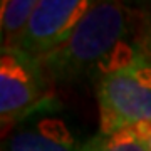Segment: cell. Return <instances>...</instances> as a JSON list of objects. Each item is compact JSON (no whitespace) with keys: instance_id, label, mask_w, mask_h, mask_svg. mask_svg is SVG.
Wrapping results in <instances>:
<instances>
[{"instance_id":"1","label":"cell","mask_w":151,"mask_h":151,"mask_svg":"<svg viewBox=\"0 0 151 151\" xmlns=\"http://www.w3.org/2000/svg\"><path fill=\"white\" fill-rule=\"evenodd\" d=\"M151 20L119 2H96L64 44L35 60L52 79H74L92 67L101 70L124 44L148 45Z\"/></svg>"},{"instance_id":"2","label":"cell","mask_w":151,"mask_h":151,"mask_svg":"<svg viewBox=\"0 0 151 151\" xmlns=\"http://www.w3.org/2000/svg\"><path fill=\"white\" fill-rule=\"evenodd\" d=\"M101 134L151 123V49L141 47L128 65L97 82Z\"/></svg>"},{"instance_id":"3","label":"cell","mask_w":151,"mask_h":151,"mask_svg":"<svg viewBox=\"0 0 151 151\" xmlns=\"http://www.w3.org/2000/svg\"><path fill=\"white\" fill-rule=\"evenodd\" d=\"M49 76L39 62L12 50L0 57V116L4 126L27 118L47 99Z\"/></svg>"},{"instance_id":"4","label":"cell","mask_w":151,"mask_h":151,"mask_svg":"<svg viewBox=\"0 0 151 151\" xmlns=\"http://www.w3.org/2000/svg\"><path fill=\"white\" fill-rule=\"evenodd\" d=\"M91 5L87 0H39L24 34L10 50L32 60L42 59L67 40Z\"/></svg>"},{"instance_id":"5","label":"cell","mask_w":151,"mask_h":151,"mask_svg":"<svg viewBox=\"0 0 151 151\" xmlns=\"http://www.w3.org/2000/svg\"><path fill=\"white\" fill-rule=\"evenodd\" d=\"M82 143L74 138L59 118H42L35 124L12 131L4 141V151H81Z\"/></svg>"},{"instance_id":"6","label":"cell","mask_w":151,"mask_h":151,"mask_svg":"<svg viewBox=\"0 0 151 151\" xmlns=\"http://www.w3.org/2000/svg\"><path fill=\"white\" fill-rule=\"evenodd\" d=\"M37 7V0H4L0 9L2 25V50H10L27 27Z\"/></svg>"},{"instance_id":"7","label":"cell","mask_w":151,"mask_h":151,"mask_svg":"<svg viewBox=\"0 0 151 151\" xmlns=\"http://www.w3.org/2000/svg\"><path fill=\"white\" fill-rule=\"evenodd\" d=\"M81 151H148V148L133 128H126L113 134L92 136L82 143Z\"/></svg>"},{"instance_id":"8","label":"cell","mask_w":151,"mask_h":151,"mask_svg":"<svg viewBox=\"0 0 151 151\" xmlns=\"http://www.w3.org/2000/svg\"><path fill=\"white\" fill-rule=\"evenodd\" d=\"M133 129L138 133L141 139L146 143V148L148 151H151V123H145V124H138V126H133Z\"/></svg>"},{"instance_id":"9","label":"cell","mask_w":151,"mask_h":151,"mask_svg":"<svg viewBox=\"0 0 151 151\" xmlns=\"http://www.w3.org/2000/svg\"><path fill=\"white\" fill-rule=\"evenodd\" d=\"M148 47L151 49V29H150V37H148Z\"/></svg>"}]
</instances>
